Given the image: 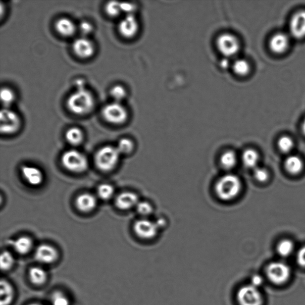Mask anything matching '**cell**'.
<instances>
[{"label":"cell","instance_id":"cb8c5ba5","mask_svg":"<svg viewBox=\"0 0 305 305\" xmlns=\"http://www.w3.org/2000/svg\"><path fill=\"white\" fill-rule=\"evenodd\" d=\"M258 152L253 148H247L242 154L241 160L245 167L256 168L259 161Z\"/></svg>","mask_w":305,"mask_h":305},{"label":"cell","instance_id":"4dcf8cb0","mask_svg":"<svg viewBox=\"0 0 305 305\" xmlns=\"http://www.w3.org/2000/svg\"><path fill=\"white\" fill-rule=\"evenodd\" d=\"M117 148L121 155L130 154L134 150V143L131 139L122 138L119 141Z\"/></svg>","mask_w":305,"mask_h":305},{"label":"cell","instance_id":"e575fe53","mask_svg":"<svg viewBox=\"0 0 305 305\" xmlns=\"http://www.w3.org/2000/svg\"><path fill=\"white\" fill-rule=\"evenodd\" d=\"M50 299L52 305H70V300L66 294L61 291H54L52 294Z\"/></svg>","mask_w":305,"mask_h":305},{"label":"cell","instance_id":"6da1fadb","mask_svg":"<svg viewBox=\"0 0 305 305\" xmlns=\"http://www.w3.org/2000/svg\"><path fill=\"white\" fill-rule=\"evenodd\" d=\"M242 187L240 178L236 175L228 173L223 175L217 181L215 193L221 201H233L241 193Z\"/></svg>","mask_w":305,"mask_h":305},{"label":"cell","instance_id":"d590c367","mask_svg":"<svg viewBox=\"0 0 305 305\" xmlns=\"http://www.w3.org/2000/svg\"><path fill=\"white\" fill-rule=\"evenodd\" d=\"M105 11L110 17H117L122 12L121 3L114 1L109 2L106 5Z\"/></svg>","mask_w":305,"mask_h":305},{"label":"cell","instance_id":"f1b7e54d","mask_svg":"<svg viewBox=\"0 0 305 305\" xmlns=\"http://www.w3.org/2000/svg\"><path fill=\"white\" fill-rule=\"evenodd\" d=\"M135 208L138 214L144 218L150 217L154 212V206L147 201H139Z\"/></svg>","mask_w":305,"mask_h":305},{"label":"cell","instance_id":"8d00e7d4","mask_svg":"<svg viewBox=\"0 0 305 305\" xmlns=\"http://www.w3.org/2000/svg\"><path fill=\"white\" fill-rule=\"evenodd\" d=\"M292 139L287 136H283L278 141V146L281 151L284 152H289L293 147Z\"/></svg>","mask_w":305,"mask_h":305},{"label":"cell","instance_id":"7bdbcfd3","mask_svg":"<svg viewBox=\"0 0 305 305\" xmlns=\"http://www.w3.org/2000/svg\"><path fill=\"white\" fill-rule=\"evenodd\" d=\"M155 222L156 224L157 225L159 230H162V229H164L167 226V219L164 217H159L157 219V220L155 221Z\"/></svg>","mask_w":305,"mask_h":305},{"label":"cell","instance_id":"7402d4cb","mask_svg":"<svg viewBox=\"0 0 305 305\" xmlns=\"http://www.w3.org/2000/svg\"><path fill=\"white\" fill-rule=\"evenodd\" d=\"M238 157L234 150H228L221 154L220 158L221 167L225 171H231L236 167Z\"/></svg>","mask_w":305,"mask_h":305},{"label":"cell","instance_id":"836d02e7","mask_svg":"<svg viewBox=\"0 0 305 305\" xmlns=\"http://www.w3.org/2000/svg\"><path fill=\"white\" fill-rule=\"evenodd\" d=\"M115 189L112 185L108 184H103L99 185L97 188L98 197L103 200L110 199L114 195Z\"/></svg>","mask_w":305,"mask_h":305},{"label":"cell","instance_id":"8fae6325","mask_svg":"<svg viewBox=\"0 0 305 305\" xmlns=\"http://www.w3.org/2000/svg\"><path fill=\"white\" fill-rule=\"evenodd\" d=\"M119 32L123 37L132 39L137 35L140 24L134 14H129L122 19L119 24Z\"/></svg>","mask_w":305,"mask_h":305},{"label":"cell","instance_id":"d6986e66","mask_svg":"<svg viewBox=\"0 0 305 305\" xmlns=\"http://www.w3.org/2000/svg\"><path fill=\"white\" fill-rule=\"evenodd\" d=\"M14 287L10 282L2 279L0 283V305H11L15 299Z\"/></svg>","mask_w":305,"mask_h":305},{"label":"cell","instance_id":"3957f363","mask_svg":"<svg viewBox=\"0 0 305 305\" xmlns=\"http://www.w3.org/2000/svg\"><path fill=\"white\" fill-rule=\"evenodd\" d=\"M120 156L117 147L106 145L96 154L95 163L99 170L104 172L111 171L118 165Z\"/></svg>","mask_w":305,"mask_h":305},{"label":"cell","instance_id":"ffe728a7","mask_svg":"<svg viewBox=\"0 0 305 305\" xmlns=\"http://www.w3.org/2000/svg\"><path fill=\"white\" fill-rule=\"evenodd\" d=\"M97 201L94 195L84 193L79 195L76 199V206L83 212L93 211L97 206Z\"/></svg>","mask_w":305,"mask_h":305},{"label":"cell","instance_id":"4316f807","mask_svg":"<svg viewBox=\"0 0 305 305\" xmlns=\"http://www.w3.org/2000/svg\"><path fill=\"white\" fill-rule=\"evenodd\" d=\"M65 137L69 144L77 145L81 143L84 138V134L81 129L72 127L66 131Z\"/></svg>","mask_w":305,"mask_h":305},{"label":"cell","instance_id":"e0dca14e","mask_svg":"<svg viewBox=\"0 0 305 305\" xmlns=\"http://www.w3.org/2000/svg\"><path fill=\"white\" fill-rule=\"evenodd\" d=\"M289 45V39L284 33H278L271 38L270 41L271 50L276 54H283Z\"/></svg>","mask_w":305,"mask_h":305},{"label":"cell","instance_id":"7c38bea8","mask_svg":"<svg viewBox=\"0 0 305 305\" xmlns=\"http://www.w3.org/2000/svg\"><path fill=\"white\" fill-rule=\"evenodd\" d=\"M34 257L38 263L49 265L54 264L57 261L59 253L56 248L51 245L42 244L36 247Z\"/></svg>","mask_w":305,"mask_h":305},{"label":"cell","instance_id":"52a82bcc","mask_svg":"<svg viewBox=\"0 0 305 305\" xmlns=\"http://www.w3.org/2000/svg\"><path fill=\"white\" fill-rule=\"evenodd\" d=\"M238 305H263L264 298L259 288L252 284L241 287L236 294Z\"/></svg>","mask_w":305,"mask_h":305},{"label":"cell","instance_id":"f35d334b","mask_svg":"<svg viewBox=\"0 0 305 305\" xmlns=\"http://www.w3.org/2000/svg\"><path fill=\"white\" fill-rule=\"evenodd\" d=\"M78 29L83 36L86 37V36L91 34L93 31V26L88 22L83 21L79 24Z\"/></svg>","mask_w":305,"mask_h":305},{"label":"cell","instance_id":"f6af8a7d","mask_svg":"<svg viewBox=\"0 0 305 305\" xmlns=\"http://www.w3.org/2000/svg\"><path fill=\"white\" fill-rule=\"evenodd\" d=\"M29 305H42V304H37V303H33V304H29Z\"/></svg>","mask_w":305,"mask_h":305},{"label":"cell","instance_id":"5bb4252c","mask_svg":"<svg viewBox=\"0 0 305 305\" xmlns=\"http://www.w3.org/2000/svg\"><path fill=\"white\" fill-rule=\"evenodd\" d=\"M140 201L137 194L131 191H125L118 195L115 205L119 210L127 211L136 208Z\"/></svg>","mask_w":305,"mask_h":305},{"label":"cell","instance_id":"484cf974","mask_svg":"<svg viewBox=\"0 0 305 305\" xmlns=\"http://www.w3.org/2000/svg\"><path fill=\"white\" fill-rule=\"evenodd\" d=\"M303 167V164L301 159L296 156H291L285 162V168L288 172L291 174H297Z\"/></svg>","mask_w":305,"mask_h":305},{"label":"cell","instance_id":"74e56055","mask_svg":"<svg viewBox=\"0 0 305 305\" xmlns=\"http://www.w3.org/2000/svg\"><path fill=\"white\" fill-rule=\"evenodd\" d=\"M254 177L259 182H265L268 178V172L265 169L257 167L254 169Z\"/></svg>","mask_w":305,"mask_h":305},{"label":"cell","instance_id":"2e32d148","mask_svg":"<svg viewBox=\"0 0 305 305\" xmlns=\"http://www.w3.org/2000/svg\"><path fill=\"white\" fill-rule=\"evenodd\" d=\"M290 30L295 38L305 37V11H300L295 14L291 20Z\"/></svg>","mask_w":305,"mask_h":305},{"label":"cell","instance_id":"d4e9b609","mask_svg":"<svg viewBox=\"0 0 305 305\" xmlns=\"http://www.w3.org/2000/svg\"><path fill=\"white\" fill-rule=\"evenodd\" d=\"M232 69L235 75L240 77H245L249 74L251 66L247 60L238 59L234 62Z\"/></svg>","mask_w":305,"mask_h":305},{"label":"cell","instance_id":"60d3db41","mask_svg":"<svg viewBox=\"0 0 305 305\" xmlns=\"http://www.w3.org/2000/svg\"><path fill=\"white\" fill-rule=\"evenodd\" d=\"M297 261L300 266L305 267V246L301 247L298 251Z\"/></svg>","mask_w":305,"mask_h":305},{"label":"cell","instance_id":"277c9868","mask_svg":"<svg viewBox=\"0 0 305 305\" xmlns=\"http://www.w3.org/2000/svg\"><path fill=\"white\" fill-rule=\"evenodd\" d=\"M215 45L218 52L226 58L234 57L241 49L239 38L230 32H224L219 35L215 41Z\"/></svg>","mask_w":305,"mask_h":305},{"label":"cell","instance_id":"9a60e30c","mask_svg":"<svg viewBox=\"0 0 305 305\" xmlns=\"http://www.w3.org/2000/svg\"><path fill=\"white\" fill-rule=\"evenodd\" d=\"M21 172L25 180L33 186H38L44 181V175L42 171L33 166H23Z\"/></svg>","mask_w":305,"mask_h":305},{"label":"cell","instance_id":"9c48e42d","mask_svg":"<svg viewBox=\"0 0 305 305\" xmlns=\"http://www.w3.org/2000/svg\"><path fill=\"white\" fill-rule=\"evenodd\" d=\"M19 115L9 108L3 109L0 113V130L3 134H12L21 127Z\"/></svg>","mask_w":305,"mask_h":305},{"label":"cell","instance_id":"ee69618b","mask_svg":"<svg viewBox=\"0 0 305 305\" xmlns=\"http://www.w3.org/2000/svg\"><path fill=\"white\" fill-rule=\"evenodd\" d=\"M302 131L303 132L304 135H305V119L303 122L302 125Z\"/></svg>","mask_w":305,"mask_h":305},{"label":"cell","instance_id":"ba28073f","mask_svg":"<svg viewBox=\"0 0 305 305\" xmlns=\"http://www.w3.org/2000/svg\"><path fill=\"white\" fill-rule=\"evenodd\" d=\"M267 276L274 284L280 285L286 283L291 276V269L283 262H273L268 265Z\"/></svg>","mask_w":305,"mask_h":305},{"label":"cell","instance_id":"5b68a950","mask_svg":"<svg viewBox=\"0 0 305 305\" xmlns=\"http://www.w3.org/2000/svg\"><path fill=\"white\" fill-rule=\"evenodd\" d=\"M62 163L66 170L75 173H81L88 167L87 158L81 152L75 150L65 151L62 157Z\"/></svg>","mask_w":305,"mask_h":305},{"label":"cell","instance_id":"8992f818","mask_svg":"<svg viewBox=\"0 0 305 305\" xmlns=\"http://www.w3.org/2000/svg\"><path fill=\"white\" fill-rule=\"evenodd\" d=\"M102 115L109 123L121 125L128 120V112L121 103L114 101L105 106Z\"/></svg>","mask_w":305,"mask_h":305},{"label":"cell","instance_id":"83f0119b","mask_svg":"<svg viewBox=\"0 0 305 305\" xmlns=\"http://www.w3.org/2000/svg\"><path fill=\"white\" fill-rule=\"evenodd\" d=\"M15 263V258L9 251H3L0 257V267L3 271L11 270Z\"/></svg>","mask_w":305,"mask_h":305},{"label":"cell","instance_id":"44dd1931","mask_svg":"<svg viewBox=\"0 0 305 305\" xmlns=\"http://www.w3.org/2000/svg\"><path fill=\"white\" fill-rule=\"evenodd\" d=\"M55 28L59 34L65 37H70L75 34L76 31L74 22L67 18L59 19L56 22Z\"/></svg>","mask_w":305,"mask_h":305},{"label":"cell","instance_id":"b9f144b4","mask_svg":"<svg viewBox=\"0 0 305 305\" xmlns=\"http://www.w3.org/2000/svg\"><path fill=\"white\" fill-rule=\"evenodd\" d=\"M263 278L260 276V275H255L252 278H251V284L259 288L263 284Z\"/></svg>","mask_w":305,"mask_h":305},{"label":"cell","instance_id":"7a4b0ae2","mask_svg":"<svg viewBox=\"0 0 305 305\" xmlns=\"http://www.w3.org/2000/svg\"><path fill=\"white\" fill-rule=\"evenodd\" d=\"M94 104L93 95L84 86L78 87L77 90L69 96L67 101L69 110L78 115L89 114L93 109Z\"/></svg>","mask_w":305,"mask_h":305},{"label":"cell","instance_id":"ac0fdd59","mask_svg":"<svg viewBox=\"0 0 305 305\" xmlns=\"http://www.w3.org/2000/svg\"><path fill=\"white\" fill-rule=\"evenodd\" d=\"M28 278L32 285L36 287H41L47 283L48 274L44 268L40 267H32L28 271Z\"/></svg>","mask_w":305,"mask_h":305},{"label":"cell","instance_id":"ab89813d","mask_svg":"<svg viewBox=\"0 0 305 305\" xmlns=\"http://www.w3.org/2000/svg\"><path fill=\"white\" fill-rule=\"evenodd\" d=\"M122 12L127 13V15L134 14V12L136 9V6L130 3H121Z\"/></svg>","mask_w":305,"mask_h":305},{"label":"cell","instance_id":"4fadbf2b","mask_svg":"<svg viewBox=\"0 0 305 305\" xmlns=\"http://www.w3.org/2000/svg\"><path fill=\"white\" fill-rule=\"evenodd\" d=\"M72 48L75 54L81 59L91 58L95 52L94 43L84 36L75 39L73 42Z\"/></svg>","mask_w":305,"mask_h":305},{"label":"cell","instance_id":"1f68e13d","mask_svg":"<svg viewBox=\"0 0 305 305\" xmlns=\"http://www.w3.org/2000/svg\"><path fill=\"white\" fill-rule=\"evenodd\" d=\"M1 100L5 108H9L15 100V95L11 89L5 87L1 89Z\"/></svg>","mask_w":305,"mask_h":305},{"label":"cell","instance_id":"30bf717a","mask_svg":"<svg viewBox=\"0 0 305 305\" xmlns=\"http://www.w3.org/2000/svg\"><path fill=\"white\" fill-rule=\"evenodd\" d=\"M133 229L136 235L144 240L154 239L160 231L155 221L144 218L135 221Z\"/></svg>","mask_w":305,"mask_h":305},{"label":"cell","instance_id":"603a6c76","mask_svg":"<svg viewBox=\"0 0 305 305\" xmlns=\"http://www.w3.org/2000/svg\"><path fill=\"white\" fill-rule=\"evenodd\" d=\"M33 247V241L31 238L23 236L16 239L13 243L15 250L19 255H24L31 251Z\"/></svg>","mask_w":305,"mask_h":305},{"label":"cell","instance_id":"d6a6232c","mask_svg":"<svg viewBox=\"0 0 305 305\" xmlns=\"http://www.w3.org/2000/svg\"><path fill=\"white\" fill-rule=\"evenodd\" d=\"M110 93L115 101L118 103H121L127 96V89L121 85L114 86L111 89Z\"/></svg>","mask_w":305,"mask_h":305},{"label":"cell","instance_id":"f546056e","mask_svg":"<svg viewBox=\"0 0 305 305\" xmlns=\"http://www.w3.org/2000/svg\"><path fill=\"white\" fill-rule=\"evenodd\" d=\"M294 245L293 242L289 240H283L278 244L277 251L278 254L283 257H287L293 252Z\"/></svg>","mask_w":305,"mask_h":305}]
</instances>
